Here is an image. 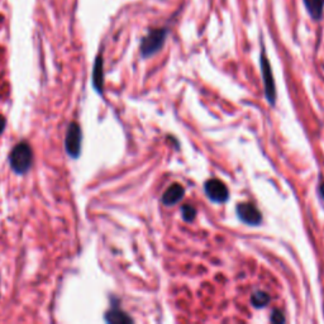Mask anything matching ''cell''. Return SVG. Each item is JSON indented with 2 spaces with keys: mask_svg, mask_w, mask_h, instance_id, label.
I'll list each match as a JSON object with an SVG mask.
<instances>
[{
  "mask_svg": "<svg viewBox=\"0 0 324 324\" xmlns=\"http://www.w3.org/2000/svg\"><path fill=\"white\" fill-rule=\"evenodd\" d=\"M33 152L27 142H19L15 144L9 155V163L12 170L18 175H24L32 167Z\"/></svg>",
  "mask_w": 324,
  "mask_h": 324,
  "instance_id": "6da1fadb",
  "label": "cell"
},
{
  "mask_svg": "<svg viewBox=\"0 0 324 324\" xmlns=\"http://www.w3.org/2000/svg\"><path fill=\"white\" fill-rule=\"evenodd\" d=\"M104 61H103V56H99L95 59L93 67V86L96 90L97 94H103L104 91Z\"/></svg>",
  "mask_w": 324,
  "mask_h": 324,
  "instance_id": "ba28073f",
  "label": "cell"
},
{
  "mask_svg": "<svg viewBox=\"0 0 324 324\" xmlns=\"http://www.w3.org/2000/svg\"><path fill=\"white\" fill-rule=\"evenodd\" d=\"M261 71H262V79H263V86H265V94L266 99L268 100L271 105L275 104L276 100V86H275V80H273L272 70H271V65L268 59L265 55V49H262L261 52Z\"/></svg>",
  "mask_w": 324,
  "mask_h": 324,
  "instance_id": "277c9868",
  "label": "cell"
},
{
  "mask_svg": "<svg viewBox=\"0 0 324 324\" xmlns=\"http://www.w3.org/2000/svg\"><path fill=\"white\" fill-rule=\"evenodd\" d=\"M237 215L242 222L248 226H259L262 220L260 210L251 203H241L237 205Z\"/></svg>",
  "mask_w": 324,
  "mask_h": 324,
  "instance_id": "8992f818",
  "label": "cell"
},
{
  "mask_svg": "<svg viewBox=\"0 0 324 324\" xmlns=\"http://www.w3.org/2000/svg\"><path fill=\"white\" fill-rule=\"evenodd\" d=\"M181 214H183V219L185 220V222H193L195 217H196V209L190 204L184 205V207L181 208Z\"/></svg>",
  "mask_w": 324,
  "mask_h": 324,
  "instance_id": "7c38bea8",
  "label": "cell"
},
{
  "mask_svg": "<svg viewBox=\"0 0 324 324\" xmlns=\"http://www.w3.org/2000/svg\"><path fill=\"white\" fill-rule=\"evenodd\" d=\"M319 194H320V196H322L323 199H324V183L320 184V186H319Z\"/></svg>",
  "mask_w": 324,
  "mask_h": 324,
  "instance_id": "9a60e30c",
  "label": "cell"
},
{
  "mask_svg": "<svg viewBox=\"0 0 324 324\" xmlns=\"http://www.w3.org/2000/svg\"><path fill=\"white\" fill-rule=\"evenodd\" d=\"M81 141H83V133H81L80 126L75 122L70 123L65 137V148L68 156L75 160L80 157Z\"/></svg>",
  "mask_w": 324,
  "mask_h": 324,
  "instance_id": "3957f363",
  "label": "cell"
},
{
  "mask_svg": "<svg viewBox=\"0 0 324 324\" xmlns=\"http://www.w3.org/2000/svg\"><path fill=\"white\" fill-rule=\"evenodd\" d=\"M270 320L272 323H284L285 322V317H284V314L280 312V310L275 309L272 312V314H271Z\"/></svg>",
  "mask_w": 324,
  "mask_h": 324,
  "instance_id": "4fadbf2b",
  "label": "cell"
},
{
  "mask_svg": "<svg viewBox=\"0 0 324 324\" xmlns=\"http://www.w3.org/2000/svg\"><path fill=\"white\" fill-rule=\"evenodd\" d=\"M308 13L313 19L318 20L322 18L324 10V0H303Z\"/></svg>",
  "mask_w": 324,
  "mask_h": 324,
  "instance_id": "30bf717a",
  "label": "cell"
},
{
  "mask_svg": "<svg viewBox=\"0 0 324 324\" xmlns=\"http://www.w3.org/2000/svg\"><path fill=\"white\" fill-rule=\"evenodd\" d=\"M270 302V296L265 291H256L251 296V303L255 308H265Z\"/></svg>",
  "mask_w": 324,
  "mask_h": 324,
  "instance_id": "8fae6325",
  "label": "cell"
},
{
  "mask_svg": "<svg viewBox=\"0 0 324 324\" xmlns=\"http://www.w3.org/2000/svg\"><path fill=\"white\" fill-rule=\"evenodd\" d=\"M185 195V189L180 184H172L167 190L165 191L162 195V203L168 207H172V205L178 204L181 199Z\"/></svg>",
  "mask_w": 324,
  "mask_h": 324,
  "instance_id": "52a82bcc",
  "label": "cell"
},
{
  "mask_svg": "<svg viewBox=\"0 0 324 324\" xmlns=\"http://www.w3.org/2000/svg\"><path fill=\"white\" fill-rule=\"evenodd\" d=\"M105 322L110 324H126L133 323V319H132L130 315L126 314L122 309H119L118 305H114L105 314Z\"/></svg>",
  "mask_w": 324,
  "mask_h": 324,
  "instance_id": "9c48e42d",
  "label": "cell"
},
{
  "mask_svg": "<svg viewBox=\"0 0 324 324\" xmlns=\"http://www.w3.org/2000/svg\"><path fill=\"white\" fill-rule=\"evenodd\" d=\"M5 126H7V120H5L4 115L0 114V134H2L3 132H4Z\"/></svg>",
  "mask_w": 324,
  "mask_h": 324,
  "instance_id": "5bb4252c",
  "label": "cell"
},
{
  "mask_svg": "<svg viewBox=\"0 0 324 324\" xmlns=\"http://www.w3.org/2000/svg\"><path fill=\"white\" fill-rule=\"evenodd\" d=\"M167 37V31L165 28L151 30L147 36L142 39L141 54L143 57H151L162 48Z\"/></svg>",
  "mask_w": 324,
  "mask_h": 324,
  "instance_id": "7a4b0ae2",
  "label": "cell"
},
{
  "mask_svg": "<svg viewBox=\"0 0 324 324\" xmlns=\"http://www.w3.org/2000/svg\"><path fill=\"white\" fill-rule=\"evenodd\" d=\"M204 191L207 196L214 203H226L229 197L227 186L218 179H210L205 183Z\"/></svg>",
  "mask_w": 324,
  "mask_h": 324,
  "instance_id": "5b68a950",
  "label": "cell"
}]
</instances>
